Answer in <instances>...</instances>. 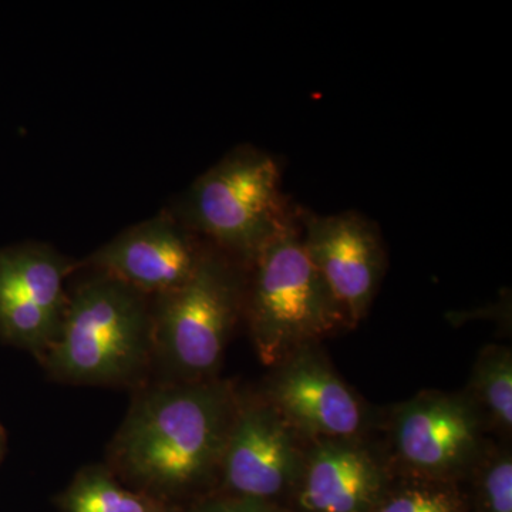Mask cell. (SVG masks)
Returning a JSON list of instances; mask_svg holds the SVG:
<instances>
[{
	"label": "cell",
	"instance_id": "obj_1",
	"mask_svg": "<svg viewBox=\"0 0 512 512\" xmlns=\"http://www.w3.org/2000/svg\"><path fill=\"white\" fill-rule=\"evenodd\" d=\"M239 402L229 384L214 379L147 393L117 437V466L160 490H185L208 480L220 473Z\"/></svg>",
	"mask_w": 512,
	"mask_h": 512
},
{
	"label": "cell",
	"instance_id": "obj_2",
	"mask_svg": "<svg viewBox=\"0 0 512 512\" xmlns=\"http://www.w3.org/2000/svg\"><path fill=\"white\" fill-rule=\"evenodd\" d=\"M296 224L293 218L261 249L245 285L249 332L259 359L269 367L349 328L345 312L306 255Z\"/></svg>",
	"mask_w": 512,
	"mask_h": 512
},
{
	"label": "cell",
	"instance_id": "obj_3",
	"mask_svg": "<svg viewBox=\"0 0 512 512\" xmlns=\"http://www.w3.org/2000/svg\"><path fill=\"white\" fill-rule=\"evenodd\" d=\"M151 345L148 296L97 274L69 296L47 365L69 382L119 383L140 372Z\"/></svg>",
	"mask_w": 512,
	"mask_h": 512
},
{
	"label": "cell",
	"instance_id": "obj_4",
	"mask_svg": "<svg viewBox=\"0 0 512 512\" xmlns=\"http://www.w3.org/2000/svg\"><path fill=\"white\" fill-rule=\"evenodd\" d=\"M173 212L195 235L248 266L295 218L278 163L252 146L235 148L200 175Z\"/></svg>",
	"mask_w": 512,
	"mask_h": 512
},
{
	"label": "cell",
	"instance_id": "obj_5",
	"mask_svg": "<svg viewBox=\"0 0 512 512\" xmlns=\"http://www.w3.org/2000/svg\"><path fill=\"white\" fill-rule=\"evenodd\" d=\"M234 261L205 247L190 279L156 296L153 345L185 382L212 380L244 312L245 285Z\"/></svg>",
	"mask_w": 512,
	"mask_h": 512
},
{
	"label": "cell",
	"instance_id": "obj_6",
	"mask_svg": "<svg viewBox=\"0 0 512 512\" xmlns=\"http://www.w3.org/2000/svg\"><path fill=\"white\" fill-rule=\"evenodd\" d=\"M383 451L394 476L457 481L483 453L487 433L463 393L426 390L394 407Z\"/></svg>",
	"mask_w": 512,
	"mask_h": 512
},
{
	"label": "cell",
	"instance_id": "obj_7",
	"mask_svg": "<svg viewBox=\"0 0 512 512\" xmlns=\"http://www.w3.org/2000/svg\"><path fill=\"white\" fill-rule=\"evenodd\" d=\"M262 399L308 443L366 439L372 426L369 407L319 345L296 350L274 366Z\"/></svg>",
	"mask_w": 512,
	"mask_h": 512
},
{
	"label": "cell",
	"instance_id": "obj_8",
	"mask_svg": "<svg viewBox=\"0 0 512 512\" xmlns=\"http://www.w3.org/2000/svg\"><path fill=\"white\" fill-rule=\"evenodd\" d=\"M309 444L264 399L239 402L221 461L224 487L261 503L291 493Z\"/></svg>",
	"mask_w": 512,
	"mask_h": 512
},
{
	"label": "cell",
	"instance_id": "obj_9",
	"mask_svg": "<svg viewBox=\"0 0 512 512\" xmlns=\"http://www.w3.org/2000/svg\"><path fill=\"white\" fill-rule=\"evenodd\" d=\"M301 224L306 255L345 312L349 326L359 325L386 269V251L376 225L352 211L305 214Z\"/></svg>",
	"mask_w": 512,
	"mask_h": 512
},
{
	"label": "cell",
	"instance_id": "obj_10",
	"mask_svg": "<svg viewBox=\"0 0 512 512\" xmlns=\"http://www.w3.org/2000/svg\"><path fill=\"white\" fill-rule=\"evenodd\" d=\"M204 248L173 211L164 210L120 232L83 265L144 295L158 296L190 279Z\"/></svg>",
	"mask_w": 512,
	"mask_h": 512
},
{
	"label": "cell",
	"instance_id": "obj_11",
	"mask_svg": "<svg viewBox=\"0 0 512 512\" xmlns=\"http://www.w3.org/2000/svg\"><path fill=\"white\" fill-rule=\"evenodd\" d=\"M392 477L367 439L316 441L292 493L301 512H373Z\"/></svg>",
	"mask_w": 512,
	"mask_h": 512
},
{
	"label": "cell",
	"instance_id": "obj_12",
	"mask_svg": "<svg viewBox=\"0 0 512 512\" xmlns=\"http://www.w3.org/2000/svg\"><path fill=\"white\" fill-rule=\"evenodd\" d=\"M476 410L485 433L500 441L512 434V350L510 346L488 345L480 350L464 392Z\"/></svg>",
	"mask_w": 512,
	"mask_h": 512
},
{
	"label": "cell",
	"instance_id": "obj_13",
	"mask_svg": "<svg viewBox=\"0 0 512 512\" xmlns=\"http://www.w3.org/2000/svg\"><path fill=\"white\" fill-rule=\"evenodd\" d=\"M66 512H171L146 494L121 487L100 468H90L77 476L63 497Z\"/></svg>",
	"mask_w": 512,
	"mask_h": 512
},
{
	"label": "cell",
	"instance_id": "obj_14",
	"mask_svg": "<svg viewBox=\"0 0 512 512\" xmlns=\"http://www.w3.org/2000/svg\"><path fill=\"white\" fill-rule=\"evenodd\" d=\"M394 477L373 512H467L457 481Z\"/></svg>",
	"mask_w": 512,
	"mask_h": 512
},
{
	"label": "cell",
	"instance_id": "obj_15",
	"mask_svg": "<svg viewBox=\"0 0 512 512\" xmlns=\"http://www.w3.org/2000/svg\"><path fill=\"white\" fill-rule=\"evenodd\" d=\"M477 512H512L511 441L488 439L470 473Z\"/></svg>",
	"mask_w": 512,
	"mask_h": 512
},
{
	"label": "cell",
	"instance_id": "obj_16",
	"mask_svg": "<svg viewBox=\"0 0 512 512\" xmlns=\"http://www.w3.org/2000/svg\"><path fill=\"white\" fill-rule=\"evenodd\" d=\"M195 512H278L269 507L268 503L245 500V498H228V500L212 501L198 508Z\"/></svg>",
	"mask_w": 512,
	"mask_h": 512
},
{
	"label": "cell",
	"instance_id": "obj_17",
	"mask_svg": "<svg viewBox=\"0 0 512 512\" xmlns=\"http://www.w3.org/2000/svg\"><path fill=\"white\" fill-rule=\"evenodd\" d=\"M0 446H2V436H0Z\"/></svg>",
	"mask_w": 512,
	"mask_h": 512
}]
</instances>
